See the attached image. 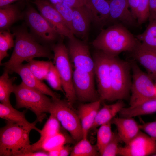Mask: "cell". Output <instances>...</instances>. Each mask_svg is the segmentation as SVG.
I'll return each instance as SVG.
<instances>
[{"mask_svg": "<svg viewBox=\"0 0 156 156\" xmlns=\"http://www.w3.org/2000/svg\"><path fill=\"white\" fill-rule=\"evenodd\" d=\"M100 155L96 147L92 145L87 138H83L73 148L71 156H96Z\"/></svg>", "mask_w": 156, "mask_h": 156, "instance_id": "f546056e", "label": "cell"}, {"mask_svg": "<svg viewBox=\"0 0 156 156\" xmlns=\"http://www.w3.org/2000/svg\"><path fill=\"white\" fill-rule=\"evenodd\" d=\"M73 148L69 144L62 146L59 149V156H67L70 155Z\"/></svg>", "mask_w": 156, "mask_h": 156, "instance_id": "60d3db41", "label": "cell"}, {"mask_svg": "<svg viewBox=\"0 0 156 156\" xmlns=\"http://www.w3.org/2000/svg\"><path fill=\"white\" fill-rule=\"evenodd\" d=\"M132 52L135 59L146 69L149 75L153 69L155 50L146 47L139 42Z\"/></svg>", "mask_w": 156, "mask_h": 156, "instance_id": "d4e9b609", "label": "cell"}, {"mask_svg": "<svg viewBox=\"0 0 156 156\" xmlns=\"http://www.w3.org/2000/svg\"><path fill=\"white\" fill-rule=\"evenodd\" d=\"M13 93L16 99V108L30 110L35 114L38 122H42L46 118V113H50L52 99L47 95L28 87L22 82L19 85L14 84Z\"/></svg>", "mask_w": 156, "mask_h": 156, "instance_id": "277c9868", "label": "cell"}, {"mask_svg": "<svg viewBox=\"0 0 156 156\" xmlns=\"http://www.w3.org/2000/svg\"><path fill=\"white\" fill-rule=\"evenodd\" d=\"M48 156L47 152L38 151H31L23 154L22 156Z\"/></svg>", "mask_w": 156, "mask_h": 156, "instance_id": "7bdbcfd3", "label": "cell"}, {"mask_svg": "<svg viewBox=\"0 0 156 156\" xmlns=\"http://www.w3.org/2000/svg\"><path fill=\"white\" fill-rule=\"evenodd\" d=\"M52 99L50 113L55 115L75 142L79 141L83 138V135L78 113L66 99Z\"/></svg>", "mask_w": 156, "mask_h": 156, "instance_id": "52a82bcc", "label": "cell"}, {"mask_svg": "<svg viewBox=\"0 0 156 156\" xmlns=\"http://www.w3.org/2000/svg\"><path fill=\"white\" fill-rule=\"evenodd\" d=\"M23 18V13L16 4H11L0 8V31L9 29L13 24Z\"/></svg>", "mask_w": 156, "mask_h": 156, "instance_id": "cb8c5ba5", "label": "cell"}, {"mask_svg": "<svg viewBox=\"0 0 156 156\" xmlns=\"http://www.w3.org/2000/svg\"><path fill=\"white\" fill-rule=\"evenodd\" d=\"M53 52L54 65L62 82L65 95L72 105L77 99L73 83V71L67 47L61 40L51 48Z\"/></svg>", "mask_w": 156, "mask_h": 156, "instance_id": "8992f818", "label": "cell"}, {"mask_svg": "<svg viewBox=\"0 0 156 156\" xmlns=\"http://www.w3.org/2000/svg\"><path fill=\"white\" fill-rule=\"evenodd\" d=\"M110 67L111 91L109 101L125 99L129 94L132 83L131 63L110 55Z\"/></svg>", "mask_w": 156, "mask_h": 156, "instance_id": "5b68a950", "label": "cell"}, {"mask_svg": "<svg viewBox=\"0 0 156 156\" xmlns=\"http://www.w3.org/2000/svg\"><path fill=\"white\" fill-rule=\"evenodd\" d=\"M155 50L156 55L154 62L153 69L151 73L149 75L153 80H154L156 81V49Z\"/></svg>", "mask_w": 156, "mask_h": 156, "instance_id": "f6af8a7d", "label": "cell"}, {"mask_svg": "<svg viewBox=\"0 0 156 156\" xmlns=\"http://www.w3.org/2000/svg\"><path fill=\"white\" fill-rule=\"evenodd\" d=\"M36 120L31 125L6 122L0 130V156H22L31 151L29 138L31 131L40 129L36 126Z\"/></svg>", "mask_w": 156, "mask_h": 156, "instance_id": "7a4b0ae2", "label": "cell"}, {"mask_svg": "<svg viewBox=\"0 0 156 156\" xmlns=\"http://www.w3.org/2000/svg\"><path fill=\"white\" fill-rule=\"evenodd\" d=\"M121 141L117 133H113L112 138L101 154L102 156H115L118 155L119 143Z\"/></svg>", "mask_w": 156, "mask_h": 156, "instance_id": "8d00e7d4", "label": "cell"}, {"mask_svg": "<svg viewBox=\"0 0 156 156\" xmlns=\"http://www.w3.org/2000/svg\"><path fill=\"white\" fill-rule=\"evenodd\" d=\"M149 21L156 20V0H149Z\"/></svg>", "mask_w": 156, "mask_h": 156, "instance_id": "ab89813d", "label": "cell"}, {"mask_svg": "<svg viewBox=\"0 0 156 156\" xmlns=\"http://www.w3.org/2000/svg\"><path fill=\"white\" fill-rule=\"evenodd\" d=\"M156 112V97L133 106L123 107L119 112L121 117H133Z\"/></svg>", "mask_w": 156, "mask_h": 156, "instance_id": "7402d4cb", "label": "cell"}, {"mask_svg": "<svg viewBox=\"0 0 156 156\" xmlns=\"http://www.w3.org/2000/svg\"><path fill=\"white\" fill-rule=\"evenodd\" d=\"M64 129L63 128L59 132L44 140L32 151H42L47 152L52 150L59 149L65 144L75 143V141L64 131Z\"/></svg>", "mask_w": 156, "mask_h": 156, "instance_id": "44dd1931", "label": "cell"}, {"mask_svg": "<svg viewBox=\"0 0 156 156\" xmlns=\"http://www.w3.org/2000/svg\"><path fill=\"white\" fill-rule=\"evenodd\" d=\"M139 42L123 25L116 24L102 30L92 44L97 50L117 56L124 51L132 52Z\"/></svg>", "mask_w": 156, "mask_h": 156, "instance_id": "3957f363", "label": "cell"}, {"mask_svg": "<svg viewBox=\"0 0 156 156\" xmlns=\"http://www.w3.org/2000/svg\"><path fill=\"white\" fill-rule=\"evenodd\" d=\"M124 106V103L121 100L112 104L104 105L99 110L91 129H96L111 121Z\"/></svg>", "mask_w": 156, "mask_h": 156, "instance_id": "603a6c76", "label": "cell"}, {"mask_svg": "<svg viewBox=\"0 0 156 156\" xmlns=\"http://www.w3.org/2000/svg\"><path fill=\"white\" fill-rule=\"evenodd\" d=\"M94 75L74 68L73 83L77 99L83 103L101 100L95 86Z\"/></svg>", "mask_w": 156, "mask_h": 156, "instance_id": "8fae6325", "label": "cell"}, {"mask_svg": "<svg viewBox=\"0 0 156 156\" xmlns=\"http://www.w3.org/2000/svg\"><path fill=\"white\" fill-rule=\"evenodd\" d=\"M53 5L60 13L68 28L74 34L72 23L73 8L64 4L63 3Z\"/></svg>", "mask_w": 156, "mask_h": 156, "instance_id": "e575fe53", "label": "cell"}, {"mask_svg": "<svg viewBox=\"0 0 156 156\" xmlns=\"http://www.w3.org/2000/svg\"><path fill=\"white\" fill-rule=\"evenodd\" d=\"M156 153V141L140 131L124 146H120L118 155L123 156H146Z\"/></svg>", "mask_w": 156, "mask_h": 156, "instance_id": "5bb4252c", "label": "cell"}, {"mask_svg": "<svg viewBox=\"0 0 156 156\" xmlns=\"http://www.w3.org/2000/svg\"><path fill=\"white\" fill-rule=\"evenodd\" d=\"M69 39L67 48L74 68L94 74V61L88 45L75 37Z\"/></svg>", "mask_w": 156, "mask_h": 156, "instance_id": "7c38bea8", "label": "cell"}, {"mask_svg": "<svg viewBox=\"0 0 156 156\" xmlns=\"http://www.w3.org/2000/svg\"><path fill=\"white\" fill-rule=\"evenodd\" d=\"M101 102V100H99L83 103L79 107L78 114L81 124L83 138H87L88 131L94 123Z\"/></svg>", "mask_w": 156, "mask_h": 156, "instance_id": "ac0fdd59", "label": "cell"}, {"mask_svg": "<svg viewBox=\"0 0 156 156\" xmlns=\"http://www.w3.org/2000/svg\"><path fill=\"white\" fill-rule=\"evenodd\" d=\"M53 5H54L58 3H63L64 0H49Z\"/></svg>", "mask_w": 156, "mask_h": 156, "instance_id": "7dc6e473", "label": "cell"}, {"mask_svg": "<svg viewBox=\"0 0 156 156\" xmlns=\"http://www.w3.org/2000/svg\"><path fill=\"white\" fill-rule=\"evenodd\" d=\"M140 130L146 133L152 139L156 141V120L139 125Z\"/></svg>", "mask_w": 156, "mask_h": 156, "instance_id": "74e56055", "label": "cell"}, {"mask_svg": "<svg viewBox=\"0 0 156 156\" xmlns=\"http://www.w3.org/2000/svg\"><path fill=\"white\" fill-rule=\"evenodd\" d=\"M26 111H18L13 107L11 104L0 103V117L6 122L26 125H31L32 123L29 122L25 117Z\"/></svg>", "mask_w": 156, "mask_h": 156, "instance_id": "4316f807", "label": "cell"}, {"mask_svg": "<svg viewBox=\"0 0 156 156\" xmlns=\"http://www.w3.org/2000/svg\"><path fill=\"white\" fill-rule=\"evenodd\" d=\"M111 121L116 126L121 141L126 144L134 138L140 131L139 125L133 117H114Z\"/></svg>", "mask_w": 156, "mask_h": 156, "instance_id": "e0dca14e", "label": "cell"}, {"mask_svg": "<svg viewBox=\"0 0 156 156\" xmlns=\"http://www.w3.org/2000/svg\"><path fill=\"white\" fill-rule=\"evenodd\" d=\"M111 121L101 125L97 132L96 148L100 155L110 140L113 133L111 129Z\"/></svg>", "mask_w": 156, "mask_h": 156, "instance_id": "4dcf8cb0", "label": "cell"}, {"mask_svg": "<svg viewBox=\"0 0 156 156\" xmlns=\"http://www.w3.org/2000/svg\"><path fill=\"white\" fill-rule=\"evenodd\" d=\"M133 81L130 106H133L156 97L155 85L148 75L142 70L135 61L131 63Z\"/></svg>", "mask_w": 156, "mask_h": 156, "instance_id": "9c48e42d", "label": "cell"}, {"mask_svg": "<svg viewBox=\"0 0 156 156\" xmlns=\"http://www.w3.org/2000/svg\"><path fill=\"white\" fill-rule=\"evenodd\" d=\"M108 0L109 1V0Z\"/></svg>", "mask_w": 156, "mask_h": 156, "instance_id": "681fc988", "label": "cell"}, {"mask_svg": "<svg viewBox=\"0 0 156 156\" xmlns=\"http://www.w3.org/2000/svg\"><path fill=\"white\" fill-rule=\"evenodd\" d=\"M110 55L97 50L93 55L94 74L100 100H109L111 91Z\"/></svg>", "mask_w": 156, "mask_h": 156, "instance_id": "30bf717a", "label": "cell"}, {"mask_svg": "<svg viewBox=\"0 0 156 156\" xmlns=\"http://www.w3.org/2000/svg\"><path fill=\"white\" fill-rule=\"evenodd\" d=\"M136 37L143 46L156 49V20L149 21L145 31Z\"/></svg>", "mask_w": 156, "mask_h": 156, "instance_id": "f1b7e54d", "label": "cell"}, {"mask_svg": "<svg viewBox=\"0 0 156 156\" xmlns=\"http://www.w3.org/2000/svg\"><path fill=\"white\" fill-rule=\"evenodd\" d=\"M23 18L31 34L42 44L51 48L60 36L46 20L28 4L23 13Z\"/></svg>", "mask_w": 156, "mask_h": 156, "instance_id": "ba28073f", "label": "cell"}, {"mask_svg": "<svg viewBox=\"0 0 156 156\" xmlns=\"http://www.w3.org/2000/svg\"><path fill=\"white\" fill-rule=\"evenodd\" d=\"M85 5L89 10L92 20L103 25L109 20L110 6L108 0H85Z\"/></svg>", "mask_w": 156, "mask_h": 156, "instance_id": "ffe728a7", "label": "cell"}, {"mask_svg": "<svg viewBox=\"0 0 156 156\" xmlns=\"http://www.w3.org/2000/svg\"><path fill=\"white\" fill-rule=\"evenodd\" d=\"M109 20L118 21L126 25H134L136 19L131 10L127 0H109Z\"/></svg>", "mask_w": 156, "mask_h": 156, "instance_id": "2e32d148", "label": "cell"}, {"mask_svg": "<svg viewBox=\"0 0 156 156\" xmlns=\"http://www.w3.org/2000/svg\"><path fill=\"white\" fill-rule=\"evenodd\" d=\"M12 31L15 37L14 49L9 60L0 65L8 69L29 62L36 57L53 58L50 48L41 43L24 26L16 27Z\"/></svg>", "mask_w": 156, "mask_h": 156, "instance_id": "6da1fadb", "label": "cell"}, {"mask_svg": "<svg viewBox=\"0 0 156 156\" xmlns=\"http://www.w3.org/2000/svg\"><path fill=\"white\" fill-rule=\"evenodd\" d=\"M40 14L46 20L61 38L70 39L75 37L60 14L49 0H34Z\"/></svg>", "mask_w": 156, "mask_h": 156, "instance_id": "4fadbf2b", "label": "cell"}, {"mask_svg": "<svg viewBox=\"0 0 156 156\" xmlns=\"http://www.w3.org/2000/svg\"><path fill=\"white\" fill-rule=\"evenodd\" d=\"M9 73L8 71L5 69L0 77V101L1 103L11 104L10 97L11 93L13 92V82L16 77L10 78Z\"/></svg>", "mask_w": 156, "mask_h": 156, "instance_id": "83f0119b", "label": "cell"}, {"mask_svg": "<svg viewBox=\"0 0 156 156\" xmlns=\"http://www.w3.org/2000/svg\"><path fill=\"white\" fill-rule=\"evenodd\" d=\"M23 0H0V8L11 4L16 1Z\"/></svg>", "mask_w": 156, "mask_h": 156, "instance_id": "ee69618b", "label": "cell"}, {"mask_svg": "<svg viewBox=\"0 0 156 156\" xmlns=\"http://www.w3.org/2000/svg\"><path fill=\"white\" fill-rule=\"evenodd\" d=\"M149 17V0H139L136 12L137 24H142Z\"/></svg>", "mask_w": 156, "mask_h": 156, "instance_id": "d590c367", "label": "cell"}, {"mask_svg": "<svg viewBox=\"0 0 156 156\" xmlns=\"http://www.w3.org/2000/svg\"><path fill=\"white\" fill-rule=\"evenodd\" d=\"M60 148L52 150L47 152L48 156H59Z\"/></svg>", "mask_w": 156, "mask_h": 156, "instance_id": "bcb514c9", "label": "cell"}, {"mask_svg": "<svg viewBox=\"0 0 156 156\" xmlns=\"http://www.w3.org/2000/svg\"><path fill=\"white\" fill-rule=\"evenodd\" d=\"M127 1L130 10L136 19L137 10L139 0H127Z\"/></svg>", "mask_w": 156, "mask_h": 156, "instance_id": "b9f144b4", "label": "cell"}, {"mask_svg": "<svg viewBox=\"0 0 156 156\" xmlns=\"http://www.w3.org/2000/svg\"><path fill=\"white\" fill-rule=\"evenodd\" d=\"M51 61L36 60L33 59L27 64L29 69L37 78L42 81L45 80Z\"/></svg>", "mask_w": 156, "mask_h": 156, "instance_id": "1f68e13d", "label": "cell"}, {"mask_svg": "<svg viewBox=\"0 0 156 156\" xmlns=\"http://www.w3.org/2000/svg\"><path fill=\"white\" fill-rule=\"evenodd\" d=\"M85 0H64L63 3L73 8H76L84 6Z\"/></svg>", "mask_w": 156, "mask_h": 156, "instance_id": "f35d334b", "label": "cell"}, {"mask_svg": "<svg viewBox=\"0 0 156 156\" xmlns=\"http://www.w3.org/2000/svg\"><path fill=\"white\" fill-rule=\"evenodd\" d=\"M45 80L53 89L60 91L65 95L60 76L54 64L51 62Z\"/></svg>", "mask_w": 156, "mask_h": 156, "instance_id": "836d02e7", "label": "cell"}, {"mask_svg": "<svg viewBox=\"0 0 156 156\" xmlns=\"http://www.w3.org/2000/svg\"><path fill=\"white\" fill-rule=\"evenodd\" d=\"M10 73H15L21 77L22 82L28 87L40 93L51 96L54 99H60V95L52 91L47 85L35 76L27 64H23L6 69Z\"/></svg>", "mask_w": 156, "mask_h": 156, "instance_id": "9a60e30c", "label": "cell"}, {"mask_svg": "<svg viewBox=\"0 0 156 156\" xmlns=\"http://www.w3.org/2000/svg\"><path fill=\"white\" fill-rule=\"evenodd\" d=\"M155 90H156V84L155 85Z\"/></svg>", "mask_w": 156, "mask_h": 156, "instance_id": "c3c4849f", "label": "cell"}, {"mask_svg": "<svg viewBox=\"0 0 156 156\" xmlns=\"http://www.w3.org/2000/svg\"><path fill=\"white\" fill-rule=\"evenodd\" d=\"M14 34L11 33L9 29L0 31V64L8 55L7 51L14 47Z\"/></svg>", "mask_w": 156, "mask_h": 156, "instance_id": "d6a6232c", "label": "cell"}, {"mask_svg": "<svg viewBox=\"0 0 156 156\" xmlns=\"http://www.w3.org/2000/svg\"><path fill=\"white\" fill-rule=\"evenodd\" d=\"M92 21L90 14L85 5L73 8L72 23L74 35L82 38H85Z\"/></svg>", "mask_w": 156, "mask_h": 156, "instance_id": "d6986e66", "label": "cell"}, {"mask_svg": "<svg viewBox=\"0 0 156 156\" xmlns=\"http://www.w3.org/2000/svg\"><path fill=\"white\" fill-rule=\"evenodd\" d=\"M61 126L60 122L55 115L51 113L42 129L39 132L40 135L39 139L35 143L31 144V151H32L46 139L59 132L63 128Z\"/></svg>", "mask_w": 156, "mask_h": 156, "instance_id": "484cf974", "label": "cell"}]
</instances>
